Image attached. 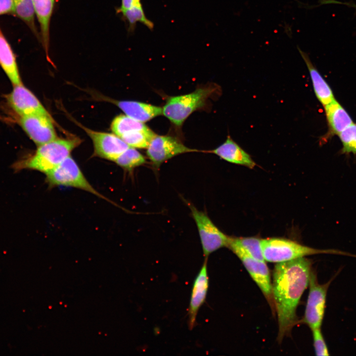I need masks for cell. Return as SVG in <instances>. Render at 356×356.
I'll return each instance as SVG.
<instances>
[{
    "label": "cell",
    "instance_id": "6da1fadb",
    "mask_svg": "<svg viewBox=\"0 0 356 356\" xmlns=\"http://www.w3.org/2000/svg\"><path fill=\"white\" fill-rule=\"evenodd\" d=\"M312 262L300 258L277 263L272 274V292L278 324L277 340L281 342L297 323L296 311L309 286Z\"/></svg>",
    "mask_w": 356,
    "mask_h": 356
},
{
    "label": "cell",
    "instance_id": "7a4b0ae2",
    "mask_svg": "<svg viewBox=\"0 0 356 356\" xmlns=\"http://www.w3.org/2000/svg\"><path fill=\"white\" fill-rule=\"evenodd\" d=\"M81 142L80 138H56L38 146L33 154L22 158L12 166L15 172L22 170L38 171L45 175L57 167Z\"/></svg>",
    "mask_w": 356,
    "mask_h": 356
},
{
    "label": "cell",
    "instance_id": "3957f363",
    "mask_svg": "<svg viewBox=\"0 0 356 356\" xmlns=\"http://www.w3.org/2000/svg\"><path fill=\"white\" fill-rule=\"evenodd\" d=\"M263 256L266 261L280 263L307 256L330 254L356 257V255L339 250L315 249L293 240L279 237L262 239Z\"/></svg>",
    "mask_w": 356,
    "mask_h": 356
},
{
    "label": "cell",
    "instance_id": "277c9868",
    "mask_svg": "<svg viewBox=\"0 0 356 356\" xmlns=\"http://www.w3.org/2000/svg\"><path fill=\"white\" fill-rule=\"evenodd\" d=\"M216 90L215 87L209 85L188 94L170 97L162 108L163 114L174 125L180 127L192 112L205 105Z\"/></svg>",
    "mask_w": 356,
    "mask_h": 356
},
{
    "label": "cell",
    "instance_id": "5b68a950",
    "mask_svg": "<svg viewBox=\"0 0 356 356\" xmlns=\"http://www.w3.org/2000/svg\"><path fill=\"white\" fill-rule=\"evenodd\" d=\"M227 247L240 260L253 280L262 291L274 313L272 282L269 270L265 261L253 257L241 245L236 237L229 236Z\"/></svg>",
    "mask_w": 356,
    "mask_h": 356
},
{
    "label": "cell",
    "instance_id": "8992f818",
    "mask_svg": "<svg viewBox=\"0 0 356 356\" xmlns=\"http://www.w3.org/2000/svg\"><path fill=\"white\" fill-rule=\"evenodd\" d=\"M45 176L46 182L50 187L58 186L74 187L109 200L89 182L76 162L71 156L46 173Z\"/></svg>",
    "mask_w": 356,
    "mask_h": 356
},
{
    "label": "cell",
    "instance_id": "52a82bcc",
    "mask_svg": "<svg viewBox=\"0 0 356 356\" xmlns=\"http://www.w3.org/2000/svg\"><path fill=\"white\" fill-rule=\"evenodd\" d=\"M332 280V278L325 284H320L315 273L312 270L311 273L309 292L302 321L311 330L321 328L325 313L327 292Z\"/></svg>",
    "mask_w": 356,
    "mask_h": 356
},
{
    "label": "cell",
    "instance_id": "ba28073f",
    "mask_svg": "<svg viewBox=\"0 0 356 356\" xmlns=\"http://www.w3.org/2000/svg\"><path fill=\"white\" fill-rule=\"evenodd\" d=\"M196 223L205 258L216 250L227 247L229 236L222 232L208 215L188 204Z\"/></svg>",
    "mask_w": 356,
    "mask_h": 356
},
{
    "label": "cell",
    "instance_id": "9c48e42d",
    "mask_svg": "<svg viewBox=\"0 0 356 356\" xmlns=\"http://www.w3.org/2000/svg\"><path fill=\"white\" fill-rule=\"evenodd\" d=\"M146 149L147 157L157 169L164 162L177 155L198 151L186 146L174 137L157 134L152 138Z\"/></svg>",
    "mask_w": 356,
    "mask_h": 356
},
{
    "label": "cell",
    "instance_id": "30bf717a",
    "mask_svg": "<svg viewBox=\"0 0 356 356\" xmlns=\"http://www.w3.org/2000/svg\"><path fill=\"white\" fill-rule=\"evenodd\" d=\"M21 127L38 146L57 138L51 115L32 114L20 117Z\"/></svg>",
    "mask_w": 356,
    "mask_h": 356
},
{
    "label": "cell",
    "instance_id": "8fae6325",
    "mask_svg": "<svg viewBox=\"0 0 356 356\" xmlns=\"http://www.w3.org/2000/svg\"><path fill=\"white\" fill-rule=\"evenodd\" d=\"M91 139L94 155L108 160L114 161L129 146L120 137L114 134L91 130L83 127Z\"/></svg>",
    "mask_w": 356,
    "mask_h": 356
},
{
    "label": "cell",
    "instance_id": "7c38bea8",
    "mask_svg": "<svg viewBox=\"0 0 356 356\" xmlns=\"http://www.w3.org/2000/svg\"><path fill=\"white\" fill-rule=\"evenodd\" d=\"M7 96L8 104L21 117L36 114L50 115L38 98L23 84L13 86Z\"/></svg>",
    "mask_w": 356,
    "mask_h": 356
},
{
    "label": "cell",
    "instance_id": "4fadbf2b",
    "mask_svg": "<svg viewBox=\"0 0 356 356\" xmlns=\"http://www.w3.org/2000/svg\"><path fill=\"white\" fill-rule=\"evenodd\" d=\"M207 259L196 277L192 288L188 309V324L190 329L194 327L198 311L206 298L209 287Z\"/></svg>",
    "mask_w": 356,
    "mask_h": 356
},
{
    "label": "cell",
    "instance_id": "5bb4252c",
    "mask_svg": "<svg viewBox=\"0 0 356 356\" xmlns=\"http://www.w3.org/2000/svg\"><path fill=\"white\" fill-rule=\"evenodd\" d=\"M210 152L232 164L254 168L256 164L251 156L234 141L230 136L226 140Z\"/></svg>",
    "mask_w": 356,
    "mask_h": 356
},
{
    "label": "cell",
    "instance_id": "9a60e30c",
    "mask_svg": "<svg viewBox=\"0 0 356 356\" xmlns=\"http://www.w3.org/2000/svg\"><path fill=\"white\" fill-rule=\"evenodd\" d=\"M40 27V38L48 59L50 44V24L56 0H32Z\"/></svg>",
    "mask_w": 356,
    "mask_h": 356
},
{
    "label": "cell",
    "instance_id": "2e32d148",
    "mask_svg": "<svg viewBox=\"0 0 356 356\" xmlns=\"http://www.w3.org/2000/svg\"><path fill=\"white\" fill-rule=\"evenodd\" d=\"M297 48L309 70L315 94L324 107L335 100L333 93L329 85L312 64L308 54L299 47Z\"/></svg>",
    "mask_w": 356,
    "mask_h": 356
},
{
    "label": "cell",
    "instance_id": "e0dca14e",
    "mask_svg": "<svg viewBox=\"0 0 356 356\" xmlns=\"http://www.w3.org/2000/svg\"><path fill=\"white\" fill-rule=\"evenodd\" d=\"M114 102L127 116L144 123L163 114V108L135 101H115Z\"/></svg>",
    "mask_w": 356,
    "mask_h": 356
},
{
    "label": "cell",
    "instance_id": "ac0fdd59",
    "mask_svg": "<svg viewBox=\"0 0 356 356\" xmlns=\"http://www.w3.org/2000/svg\"><path fill=\"white\" fill-rule=\"evenodd\" d=\"M0 66L13 86L22 84L15 55L0 27Z\"/></svg>",
    "mask_w": 356,
    "mask_h": 356
},
{
    "label": "cell",
    "instance_id": "d6986e66",
    "mask_svg": "<svg viewBox=\"0 0 356 356\" xmlns=\"http://www.w3.org/2000/svg\"><path fill=\"white\" fill-rule=\"evenodd\" d=\"M324 107L329 127V134L339 135L354 123L349 114L336 99Z\"/></svg>",
    "mask_w": 356,
    "mask_h": 356
},
{
    "label": "cell",
    "instance_id": "ffe728a7",
    "mask_svg": "<svg viewBox=\"0 0 356 356\" xmlns=\"http://www.w3.org/2000/svg\"><path fill=\"white\" fill-rule=\"evenodd\" d=\"M14 3L13 14L23 20L39 38L38 31L35 26V9L32 0H13Z\"/></svg>",
    "mask_w": 356,
    "mask_h": 356
},
{
    "label": "cell",
    "instance_id": "44dd1931",
    "mask_svg": "<svg viewBox=\"0 0 356 356\" xmlns=\"http://www.w3.org/2000/svg\"><path fill=\"white\" fill-rule=\"evenodd\" d=\"M113 134L121 137L124 134L135 130L145 131L150 129L143 123L134 119L126 115L116 116L111 124Z\"/></svg>",
    "mask_w": 356,
    "mask_h": 356
},
{
    "label": "cell",
    "instance_id": "7402d4cb",
    "mask_svg": "<svg viewBox=\"0 0 356 356\" xmlns=\"http://www.w3.org/2000/svg\"><path fill=\"white\" fill-rule=\"evenodd\" d=\"M114 162L124 170L129 172L146 162L145 157L132 147H129L125 150Z\"/></svg>",
    "mask_w": 356,
    "mask_h": 356
},
{
    "label": "cell",
    "instance_id": "603a6c76",
    "mask_svg": "<svg viewBox=\"0 0 356 356\" xmlns=\"http://www.w3.org/2000/svg\"><path fill=\"white\" fill-rule=\"evenodd\" d=\"M156 134L150 129L135 130L126 133L120 138L129 146L135 148H147Z\"/></svg>",
    "mask_w": 356,
    "mask_h": 356
},
{
    "label": "cell",
    "instance_id": "cb8c5ba5",
    "mask_svg": "<svg viewBox=\"0 0 356 356\" xmlns=\"http://www.w3.org/2000/svg\"><path fill=\"white\" fill-rule=\"evenodd\" d=\"M339 135L343 145L342 153L356 155V124H352Z\"/></svg>",
    "mask_w": 356,
    "mask_h": 356
},
{
    "label": "cell",
    "instance_id": "d4e9b609",
    "mask_svg": "<svg viewBox=\"0 0 356 356\" xmlns=\"http://www.w3.org/2000/svg\"><path fill=\"white\" fill-rule=\"evenodd\" d=\"M241 245L254 258L265 261L262 248V239L256 237H236Z\"/></svg>",
    "mask_w": 356,
    "mask_h": 356
},
{
    "label": "cell",
    "instance_id": "484cf974",
    "mask_svg": "<svg viewBox=\"0 0 356 356\" xmlns=\"http://www.w3.org/2000/svg\"><path fill=\"white\" fill-rule=\"evenodd\" d=\"M312 331L315 355L318 356H329V351L320 328L313 329Z\"/></svg>",
    "mask_w": 356,
    "mask_h": 356
},
{
    "label": "cell",
    "instance_id": "4316f807",
    "mask_svg": "<svg viewBox=\"0 0 356 356\" xmlns=\"http://www.w3.org/2000/svg\"><path fill=\"white\" fill-rule=\"evenodd\" d=\"M140 7H142L140 0H121V5L118 8L117 12L120 13Z\"/></svg>",
    "mask_w": 356,
    "mask_h": 356
},
{
    "label": "cell",
    "instance_id": "83f0119b",
    "mask_svg": "<svg viewBox=\"0 0 356 356\" xmlns=\"http://www.w3.org/2000/svg\"><path fill=\"white\" fill-rule=\"evenodd\" d=\"M13 0H0V15L5 14H13Z\"/></svg>",
    "mask_w": 356,
    "mask_h": 356
},
{
    "label": "cell",
    "instance_id": "f1b7e54d",
    "mask_svg": "<svg viewBox=\"0 0 356 356\" xmlns=\"http://www.w3.org/2000/svg\"></svg>",
    "mask_w": 356,
    "mask_h": 356
}]
</instances>
